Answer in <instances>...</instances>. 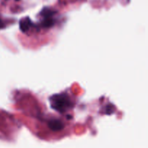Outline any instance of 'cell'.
<instances>
[{"instance_id":"6da1fadb","label":"cell","mask_w":148,"mask_h":148,"mask_svg":"<svg viewBox=\"0 0 148 148\" xmlns=\"http://www.w3.org/2000/svg\"><path fill=\"white\" fill-rule=\"evenodd\" d=\"M51 107L60 113L65 112L71 106V101L69 97L64 93L53 96L51 99Z\"/></svg>"},{"instance_id":"7a4b0ae2","label":"cell","mask_w":148,"mask_h":148,"mask_svg":"<svg viewBox=\"0 0 148 148\" xmlns=\"http://www.w3.org/2000/svg\"><path fill=\"white\" fill-rule=\"evenodd\" d=\"M48 126L52 131L59 132L63 129L64 123L59 120H51L48 123Z\"/></svg>"},{"instance_id":"3957f363","label":"cell","mask_w":148,"mask_h":148,"mask_svg":"<svg viewBox=\"0 0 148 148\" xmlns=\"http://www.w3.org/2000/svg\"><path fill=\"white\" fill-rule=\"evenodd\" d=\"M33 25L32 23L31 20H30L29 17H26V18L23 19L20 21V30H22L23 32L25 33L26 31L29 30L31 27V26Z\"/></svg>"},{"instance_id":"277c9868","label":"cell","mask_w":148,"mask_h":148,"mask_svg":"<svg viewBox=\"0 0 148 148\" xmlns=\"http://www.w3.org/2000/svg\"><path fill=\"white\" fill-rule=\"evenodd\" d=\"M4 26H5V25H4V22H3L2 20H1V19H0V29H1V28H4Z\"/></svg>"},{"instance_id":"5b68a950","label":"cell","mask_w":148,"mask_h":148,"mask_svg":"<svg viewBox=\"0 0 148 148\" xmlns=\"http://www.w3.org/2000/svg\"><path fill=\"white\" fill-rule=\"evenodd\" d=\"M16 1H20V0H16Z\"/></svg>"}]
</instances>
